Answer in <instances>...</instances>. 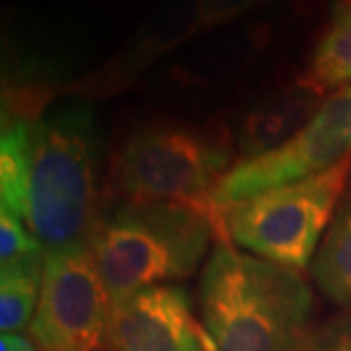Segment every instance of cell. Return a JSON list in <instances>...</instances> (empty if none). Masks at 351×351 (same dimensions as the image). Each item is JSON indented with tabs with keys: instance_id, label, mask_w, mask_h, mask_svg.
Segmentation results:
<instances>
[{
	"instance_id": "6da1fadb",
	"label": "cell",
	"mask_w": 351,
	"mask_h": 351,
	"mask_svg": "<svg viewBox=\"0 0 351 351\" xmlns=\"http://www.w3.org/2000/svg\"><path fill=\"white\" fill-rule=\"evenodd\" d=\"M100 156V129L86 101L36 119L24 221L47 252L90 246L101 215Z\"/></svg>"
},
{
	"instance_id": "7a4b0ae2",
	"label": "cell",
	"mask_w": 351,
	"mask_h": 351,
	"mask_svg": "<svg viewBox=\"0 0 351 351\" xmlns=\"http://www.w3.org/2000/svg\"><path fill=\"white\" fill-rule=\"evenodd\" d=\"M199 306L215 351H295L308 332L313 295L299 271L217 244Z\"/></svg>"
},
{
	"instance_id": "3957f363",
	"label": "cell",
	"mask_w": 351,
	"mask_h": 351,
	"mask_svg": "<svg viewBox=\"0 0 351 351\" xmlns=\"http://www.w3.org/2000/svg\"><path fill=\"white\" fill-rule=\"evenodd\" d=\"M223 127L162 123L133 133L113 156L106 193L121 203H174L205 217L217 244H232L215 189L232 168Z\"/></svg>"
},
{
	"instance_id": "277c9868",
	"label": "cell",
	"mask_w": 351,
	"mask_h": 351,
	"mask_svg": "<svg viewBox=\"0 0 351 351\" xmlns=\"http://www.w3.org/2000/svg\"><path fill=\"white\" fill-rule=\"evenodd\" d=\"M211 240L209 221L189 207L113 201L101 211L90 248L117 302L191 277Z\"/></svg>"
},
{
	"instance_id": "5b68a950",
	"label": "cell",
	"mask_w": 351,
	"mask_h": 351,
	"mask_svg": "<svg viewBox=\"0 0 351 351\" xmlns=\"http://www.w3.org/2000/svg\"><path fill=\"white\" fill-rule=\"evenodd\" d=\"M351 180V160L225 209L228 237L262 260L304 269Z\"/></svg>"
},
{
	"instance_id": "8992f818",
	"label": "cell",
	"mask_w": 351,
	"mask_h": 351,
	"mask_svg": "<svg viewBox=\"0 0 351 351\" xmlns=\"http://www.w3.org/2000/svg\"><path fill=\"white\" fill-rule=\"evenodd\" d=\"M113 301L90 246L47 252L36 316L41 351H110Z\"/></svg>"
},
{
	"instance_id": "52a82bcc",
	"label": "cell",
	"mask_w": 351,
	"mask_h": 351,
	"mask_svg": "<svg viewBox=\"0 0 351 351\" xmlns=\"http://www.w3.org/2000/svg\"><path fill=\"white\" fill-rule=\"evenodd\" d=\"M351 160V84L330 94L313 119L274 151L239 160L215 189L226 207L258 193L322 174Z\"/></svg>"
},
{
	"instance_id": "ba28073f",
	"label": "cell",
	"mask_w": 351,
	"mask_h": 351,
	"mask_svg": "<svg viewBox=\"0 0 351 351\" xmlns=\"http://www.w3.org/2000/svg\"><path fill=\"white\" fill-rule=\"evenodd\" d=\"M110 351H215L178 285L143 289L113 302Z\"/></svg>"
},
{
	"instance_id": "9c48e42d",
	"label": "cell",
	"mask_w": 351,
	"mask_h": 351,
	"mask_svg": "<svg viewBox=\"0 0 351 351\" xmlns=\"http://www.w3.org/2000/svg\"><path fill=\"white\" fill-rule=\"evenodd\" d=\"M201 32H205V24L199 0H162L90 84L98 90L121 86Z\"/></svg>"
},
{
	"instance_id": "30bf717a",
	"label": "cell",
	"mask_w": 351,
	"mask_h": 351,
	"mask_svg": "<svg viewBox=\"0 0 351 351\" xmlns=\"http://www.w3.org/2000/svg\"><path fill=\"white\" fill-rule=\"evenodd\" d=\"M324 94V90H320L304 75L256 101L242 115L237 129L234 145L242 156L240 160L254 158L281 147L313 119L322 101L326 100Z\"/></svg>"
},
{
	"instance_id": "8fae6325",
	"label": "cell",
	"mask_w": 351,
	"mask_h": 351,
	"mask_svg": "<svg viewBox=\"0 0 351 351\" xmlns=\"http://www.w3.org/2000/svg\"><path fill=\"white\" fill-rule=\"evenodd\" d=\"M313 277L328 299L351 308V184L316 250Z\"/></svg>"
},
{
	"instance_id": "7c38bea8",
	"label": "cell",
	"mask_w": 351,
	"mask_h": 351,
	"mask_svg": "<svg viewBox=\"0 0 351 351\" xmlns=\"http://www.w3.org/2000/svg\"><path fill=\"white\" fill-rule=\"evenodd\" d=\"M269 29L265 25H250L239 32L217 38L197 53L189 55L178 66V76L189 82H213L237 71H242L265 47Z\"/></svg>"
},
{
	"instance_id": "4fadbf2b",
	"label": "cell",
	"mask_w": 351,
	"mask_h": 351,
	"mask_svg": "<svg viewBox=\"0 0 351 351\" xmlns=\"http://www.w3.org/2000/svg\"><path fill=\"white\" fill-rule=\"evenodd\" d=\"M36 119L2 117L0 137V201L2 211L25 219L32 164V129Z\"/></svg>"
},
{
	"instance_id": "5bb4252c",
	"label": "cell",
	"mask_w": 351,
	"mask_h": 351,
	"mask_svg": "<svg viewBox=\"0 0 351 351\" xmlns=\"http://www.w3.org/2000/svg\"><path fill=\"white\" fill-rule=\"evenodd\" d=\"M45 256L0 265V330L16 334L29 328L41 295Z\"/></svg>"
},
{
	"instance_id": "9a60e30c",
	"label": "cell",
	"mask_w": 351,
	"mask_h": 351,
	"mask_svg": "<svg viewBox=\"0 0 351 351\" xmlns=\"http://www.w3.org/2000/svg\"><path fill=\"white\" fill-rule=\"evenodd\" d=\"M306 78L324 92L351 84V8L336 10L334 22L314 49Z\"/></svg>"
},
{
	"instance_id": "2e32d148",
	"label": "cell",
	"mask_w": 351,
	"mask_h": 351,
	"mask_svg": "<svg viewBox=\"0 0 351 351\" xmlns=\"http://www.w3.org/2000/svg\"><path fill=\"white\" fill-rule=\"evenodd\" d=\"M45 254V246L27 226L22 225V219L0 209V265H10Z\"/></svg>"
},
{
	"instance_id": "e0dca14e",
	"label": "cell",
	"mask_w": 351,
	"mask_h": 351,
	"mask_svg": "<svg viewBox=\"0 0 351 351\" xmlns=\"http://www.w3.org/2000/svg\"><path fill=\"white\" fill-rule=\"evenodd\" d=\"M295 351H351V316L308 330Z\"/></svg>"
},
{
	"instance_id": "ac0fdd59",
	"label": "cell",
	"mask_w": 351,
	"mask_h": 351,
	"mask_svg": "<svg viewBox=\"0 0 351 351\" xmlns=\"http://www.w3.org/2000/svg\"><path fill=\"white\" fill-rule=\"evenodd\" d=\"M0 351H41L38 343L22 334H2Z\"/></svg>"
},
{
	"instance_id": "d6986e66",
	"label": "cell",
	"mask_w": 351,
	"mask_h": 351,
	"mask_svg": "<svg viewBox=\"0 0 351 351\" xmlns=\"http://www.w3.org/2000/svg\"><path fill=\"white\" fill-rule=\"evenodd\" d=\"M346 8H351V0H338L336 10H346Z\"/></svg>"
},
{
	"instance_id": "ffe728a7",
	"label": "cell",
	"mask_w": 351,
	"mask_h": 351,
	"mask_svg": "<svg viewBox=\"0 0 351 351\" xmlns=\"http://www.w3.org/2000/svg\"><path fill=\"white\" fill-rule=\"evenodd\" d=\"M265 2H269V0H260V4H265Z\"/></svg>"
}]
</instances>
